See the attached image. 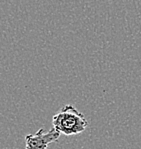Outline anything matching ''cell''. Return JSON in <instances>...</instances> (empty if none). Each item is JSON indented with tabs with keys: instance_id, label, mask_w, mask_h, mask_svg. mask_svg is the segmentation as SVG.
<instances>
[{
	"instance_id": "cell-1",
	"label": "cell",
	"mask_w": 141,
	"mask_h": 149,
	"mask_svg": "<svg viewBox=\"0 0 141 149\" xmlns=\"http://www.w3.org/2000/svg\"><path fill=\"white\" fill-rule=\"evenodd\" d=\"M52 125L57 131L64 135H76L83 132L88 126L85 116L73 105H65L53 116Z\"/></svg>"
},
{
	"instance_id": "cell-2",
	"label": "cell",
	"mask_w": 141,
	"mask_h": 149,
	"mask_svg": "<svg viewBox=\"0 0 141 149\" xmlns=\"http://www.w3.org/2000/svg\"><path fill=\"white\" fill-rule=\"evenodd\" d=\"M60 132L55 128H51L49 131L45 132L41 128L35 134H28L25 136V149H47L50 143H53L58 140Z\"/></svg>"
}]
</instances>
